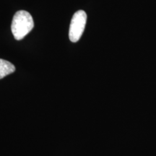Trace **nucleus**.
<instances>
[{
    "label": "nucleus",
    "instance_id": "1",
    "mask_svg": "<svg viewBox=\"0 0 156 156\" xmlns=\"http://www.w3.org/2000/svg\"><path fill=\"white\" fill-rule=\"evenodd\" d=\"M34 27V19L28 12L20 10L15 13L12 22L11 30L16 40L20 41L24 38Z\"/></svg>",
    "mask_w": 156,
    "mask_h": 156
},
{
    "label": "nucleus",
    "instance_id": "2",
    "mask_svg": "<svg viewBox=\"0 0 156 156\" xmlns=\"http://www.w3.org/2000/svg\"><path fill=\"white\" fill-rule=\"evenodd\" d=\"M87 22V14L85 11L78 10L74 14L69 25V38L72 42H77L81 38Z\"/></svg>",
    "mask_w": 156,
    "mask_h": 156
},
{
    "label": "nucleus",
    "instance_id": "3",
    "mask_svg": "<svg viewBox=\"0 0 156 156\" xmlns=\"http://www.w3.org/2000/svg\"><path fill=\"white\" fill-rule=\"evenodd\" d=\"M15 71V67L11 62L0 58V80Z\"/></svg>",
    "mask_w": 156,
    "mask_h": 156
}]
</instances>
